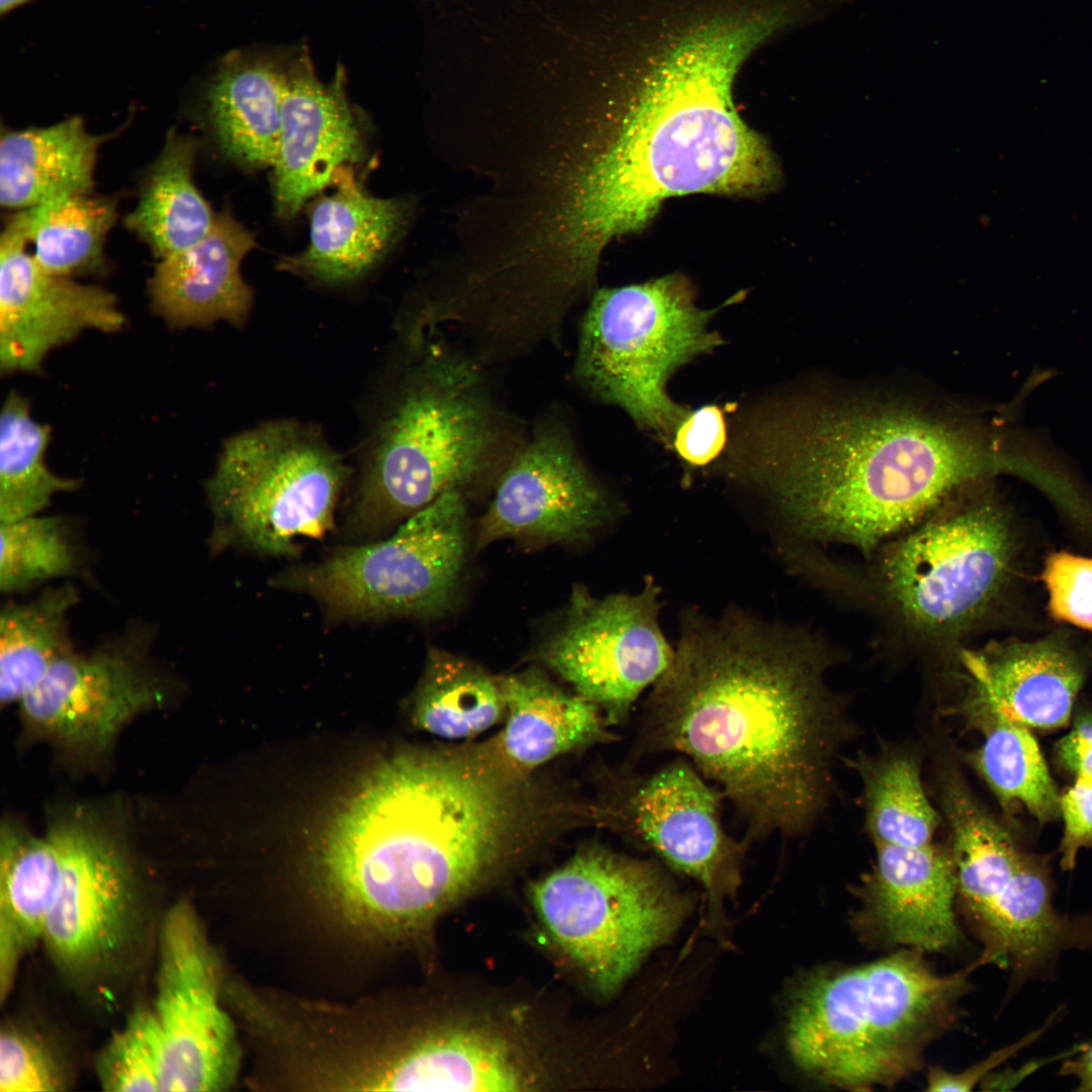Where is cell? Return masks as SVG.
<instances>
[{
  "mask_svg": "<svg viewBox=\"0 0 1092 1092\" xmlns=\"http://www.w3.org/2000/svg\"><path fill=\"white\" fill-rule=\"evenodd\" d=\"M838 657L800 628L693 616L645 703L636 753L686 754L742 815L745 842L806 833L828 806L853 732L827 681Z\"/></svg>",
  "mask_w": 1092,
  "mask_h": 1092,
  "instance_id": "1",
  "label": "cell"
},
{
  "mask_svg": "<svg viewBox=\"0 0 1092 1092\" xmlns=\"http://www.w3.org/2000/svg\"><path fill=\"white\" fill-rule=\"evenodd\" d=\"M775 30L762 9L695 21L650 56L615 128L600 133L570 118L557 129L541 188L551 241L569 269L595 277L610 241L643 228L668 197L752 194L775 183V161L731 95L742 61Z\"/></svg>",
  "mask_w": 1092,
  "mask_h": 1092,
  "instance_id": "2",
  "label": "cell"
},
{
  "mask_svg": "<svg viewBox=\"0 0 1092 1092\" xmlns=\"http://www.w3.org/2000/svg\"><path fill=\"white\" fill-rule=\"evenodd\" d=\"M730 471L768 495L787 558L845 547L869 558L960 489L1017 471L1019 450L972 420L907 400L813 395L738 430Z\"/></svg>",
  "mask_w": 1092,
  "mask_h": 1092,
  "instance_id": "3",
  "label": "cell"
},
{
  "mask_svg": "<svg viewBox=\"0 0 1092 1092\" xmlns=\"http://www.w3.org/2000/svg\"><path fill=\"white\" fill-rule=\"evenodd\" d=\"M521 772L484 749L400 752L335 819L321 854L342 913L382 932L413 929L535 833Z\"/></svg>",
  "mask_w": 1092,
  "mask_h": 1092,
  "instance_id": "4",
  "label": "cell"
},
{
  "mask_svg": "<svg viewBox=\"0 0 1092 1092\" xmlns=\"http://www.w3.org/2000/svg\"><path fill=\"white\" fill-rule=\"evenodd\" d=\"M1015 545L1008 511L982 481L869 558L831 559L821 586L874 615L895 644L947 668L1003 596Z\"/></svg>",
  "mask_w": 1092,
  "mask_h": 1092,
  "instance_id": "5",
  "label": "cell"
},
{
  "mask_svg": "<svg viewBox=\"0 0 1092 1092\" xmlns=\"http://www.w3.org/2000/svg\"><path fill=\"white\" fill-rule=\"evenodd\" d=\"M977 967L938 974L921 951L900 948L872 962L812 971L791 997L790 1055L825 1086L891 1088L920 1068L929 1044L956 1022Z\"/></svg>",
  "mask_w": 1092,
  "mask_h": 1092,
  "instance_id": "6",
  "label": "cell"
},
{
  "mask_svg": "<svg viewBox=\"0 0 1092 1092\" xmlns=\"http://www.w3.org/2000/svg\"><path fill=\"white\" fill-rule=\"evenodd\" d=\"M497 435L477 364L434 345L423 350L378 424L350 526L379 531L461 490L485 468Z\"/></svg>",
  "mask_w": 1092,
  "mask_h": 1092,
  "instance_id": "7",
  "label": "cell"
},
{
  "mask_svg": "<svg viewBox=\"0 0 1092 1092\" xmlns=\"http://www.w3.org/2000/svg\"><path fill=\"white\" fill-rule=\"evenodd\" d=\"M715 311L699 308L676 275L598 289L580 324L575 378L642 429L671 442L691 410L669 397L667 382L681 366L722 344L710 329Z\"/></svg>",
  "mask_w": 1092,
  "mask_h": 1092,
  "instance_id": "8",
  "label": "cell"
},
{
  "mask_svg": "<svg viewBox=\"0 0 1092 1092\" xmlns=\"http://www.w3.org/2000/svg\"><path fill=\"white\" fill-rule=\"evenodd\" d=\"M347 476L342 457L298 422L241 432L226 441L206 483L216 541L291 555L299 540L331 528Z\"/></svg>",
  "mask_w": 1092,
  "mask_h": 1092,
  "instance_id": "9",
  "label": "cell"
},
{
  "mask_svg": "<svg viewBox=\"0 0 1092 1092\" xmlns=\"http://www.w3.org/2000/svg\"><path fill=\"white\" fill-rule=\"evenodd\" d=\"M557 945L609 994L685 914V899L653 862L600 844L579 849L531 889Z\"/></svg>",
  "mask_w": 1092,
  "mask_h": 1092,
  "instance_id": "10",
  "label": "cell"
},
{
  "mask_svg": "<svg viewBox=\"0 0 1092 1092\" xmlns=\"http://www.w3.org/2000/svg\"><path fill=\"white\" fill-rule=\"evenodd\" d=\"M54 826L63 873L40 942L73 989L107 1003L146 949V892L125 848L97 824L79 816Z\"/></svg>",
  "mask_w": 1092,
  "mask_h": 1092,
  "instance_id": "11",
  "label": "cell"
},
{
  "mask_svg": "<svg viewBox=\"0 0 1092 1092\" xmlns=\"http://www.w3.org/2000/svg\"><path fill=\"white\" fill-rule=\"evenodd\" d=\"M466 547V505L455 489L410 516L389 538L340 548L272 583L312 597L338 618L436 617L453 602Z\"/></svg>",
  "mask_w": 1092,
  "mask_h": 1092,
  "instance_id": "12",
  "label": "cell"
},
{
  "mask_svg": "<svg viewBox=\"0 0 1092 1092\" xmlns=\"http://www.w3.org/2000/svg\"><path fill=\"white\" fill-rule=\"evenodd\" d=\"M659 595L650 577L637 594L603 599L575 586L538 650V659L597 704L611 725L627 719L637 698L673 659L675 649L659 624Z\"/></svg>",
  "mask_w": 1092,
  "mask_h": 1092,
  "instance_id": "13",
  "label": "cell"
},
{
  "mask_svg": "<svg viewBox=\"0 0 1092 1092\" xmlns=\"http://www.w3.org/2000/svg\"><path fill=\"white\" fill-rule=\"evenodd\" d=\"M703 777L682 758L648 775L617 776L608 792L582 809L583 816L653 851L697 880L711 899H721L740 882L745 841L725 832L724 795Z\"/></svg>",
  "mask_w": 1092,
  "mask_h": 1092,
  "instance_id": "14",
  "label": "cell"
},
{
  "mask_svg": "<svg viewBox=\"0 0 1092 1092\" xmlns=\"http://www.w3.org/2000/svg\"><path fill=\"white\" fill-rule=\"evenodd\" d=\"M155 995L150 1004L165 1056V1091H216L235 1075L231 1020L220 1003L214 954L194 908L180 900L156 937Z\"/></svg>",
  "mask_w": 1092,
  "mask_h": 1092,
  "instance_id": "15",
  "label": "cell"
},
{
  "mask_svg": "<svg viewBox=\"0 0 1092 1092\" xmlns=\"http://www.w3.org/2000/svg\"><path fill=\"white\" fill-rule=\"evenodd\" d=\"M605 491L566 429L547 425L511 458L478 526V544L504 538L576 543L611 517Z\"/></svg>",
  "mask_w": 1092,
  "mask_h": 1092,
  "instance_id": "16",
  "label": "cell"
},
{
  "mask_svg": "<svg viewBox=\"0 0 1092 1092\" xmlns=\"http://www.w3.org/2000/svg\"><path fill=\"white\" fill-rule=\"evenodd\" d=\"M162 697L141 654L117 646L66 653L19 706L32 736L74 752H102L129 720Z\"/></svg>",
  "mask_w": 1092,
  "mask_h": 1092,
  "instance_id": "17",
  "label": "cell"
},
{
  "mask_svg": "<svg viewBox=\"0 0 1092 1092\" xmlns=\"http://www.w3.org/2000/svg\"><path fill=\"white\" fill-rule=\"evenodd\" d=\"M17 212L0 238V370L38 371L54 349L93 330L119 332L125 326L114 294L51 273L26 251Z\"/></svg>",
  "mask_w": 1092,
  "mask_h": 1092,
  "instance_id": "18",
  "label": "cell"
},
{
  "mask_svg": "<svg viewBox=\"0 0 1092 1092\" xmlns=\"http://www.w3.org/2000/svg\"><path fill=\"white\" fill-rule=\"evenodd\" d=\"M356 108L347 94L344 67L325 84L308 48L291 52L281 104L280 138L273 165L275 209L290 218L332 184L336 171L366 157Z\"/></svg>",
  "mask_w": 1092,
  "mask_h": 1092,
  "instance_id": "19",
  "label": "cell"
},
{
  "mask_svg": "<svg viewBox=\"0 0 1092 1092\" xmlns=\"http://www.w3.org/2000/svg\"><path fill=\"white\" fill-rule=\"evenodd\" d=\"M876 859L854 888L853 925L862 938L921 952L954 946L957 875L950 849L875 844Z\"/></svg>",
  "mask_w": 1092,
  "mask_h": 1092,
  "instance_id": "20",
  "label": "cell"
},
{
  "mask_svg": "<svg viewBox=\"0 0 1092 1092\" xmlns=\"http://www.w3.org/2000/svg\"><path fill=\"white\" fill-rule=\"evenodd\" d=\"M964 702L1001 712L1027 726L1057 728L1070 719L1084 665L1060 638L993 641L960 650L948 671Z\"/></svg>",
  "mask_w": 1092,
  "mask_h": 1092,
  "instance_id": "21",
  "label": "cell"
},
{
  "mask_svg": "<svg viewBox=\"0 0 1092 1092\" xmlns=\"http://www.w3.org/2000/svg\"><path fill=\"white\" fill-rule=\"evenodd\" d=\"M332 193L313 203L309 243L298 254L284 256L278 268L327 283L354 281L375 267L404 235L412 201L379 198L365 191L353 166L338 169Z\"/></svg>",
  "mask_w": 1092,
  "mask_h": 1092,
  "instance_id": "22",
  "label": "cell"
},
{
  "mask_svg": "<svg viewBox=\"0 0 1092 1092\" xmlns=\"http://www.w3.org/2000/svg\"><path fill=\"white\" fill-rule=\"evenodd\" d=\"M254 236L225 208L194 245L160 259L149 283L154 312L173 328L244 325L253 294L241 263Z\"/></svg>",
  "mask_w": 1092,
  "mask_h": 1092,
  "instance_id": "23",
  "label": "cell"
},
{
  "mask_svg": "<svg viewBox=\"0 0 1092 1092\" xmlns=\"http://www.w3.org/2000/svg\"><path fill=\"white\" fill-rule=\"evenodd\" d=\"M291 52H233L204 93L206 121L220 151L247 168L273 167Z\"/></svg>",
  "mask_w": 1092,
  "mask_h": 1092,
  "instance_id": "24",
  "label": "cell"
},
{
  "mask_svg": "<svg viewBox=\"0 0 1092 1092\" xmlns=\"http://www.w3.org/2000/svg\"><path fill=\"white\" fill-rule=\"evenodd\" d=\"M531 1081L514 1049L476 1028L420 1037L379 1060L366 1088L380 1090L519 1091Z\"/></svg>",
  "mask_w": 1092,
  "mask_h": 1092,
  "instance_id": "25",
  "label": "cell"
},
{
  "mask_svg": "<svg viewBox=\"0 0 1092 1092\" xmlns=\"http://www.w3.org/2000/svg\"><path fill=\"white\" fill-rule=\"evenodd\" d=\"M507 723L494 744L519 772L561 754L617 739L594 702L569 693L536 666L499 677Z\"/></svg>",
  "mask_w": 1092,
  "mask_h": 1092,
  "instance_id": "26",
  "label": "cell"
},
{
  "mask_svg": "<svg viewBox=\"0 0 1092 1092\" xmlns=\"http://www.w3.org/2000/svg\"><path fill=\"white\" fill-rule=\"evenodd\" d=\"M63 851L51 825L41 835L7 822L0 851V995L9 994L22 957L41 941L57 899Z\"/></svg>",
  "mask_w": 1092,
  "mask_h": 1092,
  "instance_id": "27",
  "label": "cell"
},
{
  "mask_svg": "<svg viewBox=\"0 0 1092 1092\" xmlns=\"http://www.w3.org/2000/svg\"><path fill=\"white\" fill-rule=\"evenodd\" d=\"M110 136L89 132L79 116L44 127L3 128L1 205L20 210L64 193L90 191L98 150Z\"/></svg>",
  "mask_w": 1092,
  "mask_h": 1092,
  "instance_id": "28",
  "label": "cell"
},
{
  "mask_svg": "<svg viewBox=\"0 0 1092 1092\" xmlns=\"http://www.w3.org/2000/svg\"><path fill=\"white\" fill-rule=\"evenodd\" d=\"M196 152L192 138L169 130L138 204L125 218L159 259L194 245L214 223L216 214L193 180Z\"/></svg>",
  "mask_w": 1092,
  "mask_h": 1092,
  "instance_id": "29",
  "label": "cell"
},
{
  "mask_svg": "<svg viewBox=\"0 0 1092 1092\" xmlns=\"http://www.w3.org/2000/svg\"><path fill=\"white\" fill-rule=\"evenodd\" d=\"M849 765L860 779L866 829L874 844L933 842L941 814L924 790L916 752L889 746L875 754L859 753Z\"/></svg>",
  "mask_w": 1092,
  "mask_h": 1092,
  "instance_id": "30",
  "label": "cell"
},
{
  "mask_svg": "<svg viewBox=\"0 0 1092 1092\" xmlns=\"http://www.w3.org/2000/svg\"><path fill=\"white\" fill-rule=\"evenodd\" d=\"M79 601L71 583L51 586L25 602H10L0 615V700L19 704L51 666L73 650L69 615Z\"/></svg>",
  "mask_w": 1092,
  "mask_h": 1092,
  "instance_id": "31",
  "label": "cell"
},
{
  "mask_svg": "<svg viewBox=\"0 0 1092 1092\" xmlns=\"http://www.w3.org/2000/svg\"><path fill=\"white\" fill-rule=\"evenodd\" d=\"M984 736L965 754L1002 806H1024L1040 822L1060 814V798L1038 744L1028 727L992 708L964 702Z\"/></svg>",
  "mask_w": 1092,
  "mask_h": 1092,
  "instance_id": "32",
  "label": "cell"
},
{
  "mask_svg": "<svg viewBox=\"0 0 1092 1092\" xmlns=\"http://www.w3.org/2000/svg\"><path fill=\"white\" fill-rule=\"evenodd\" d=\"M937 777L941 817L951 837L957 897L971 900L1009 878L1023 854L1009 832L977 800L954 763L944 761Z\"/></svg>",
  "mask_w": 1092,
  "mask_h": 1092,
  "instance_id": "33",
  "label": "cell"
},
{
  "mask_svg": "<svg viewBox=\"0 0 1092 1092\" xmlns=\"http://www.w3.org/2000/svg\"><path fill=\"white\" fill-rule=\"evenodd\" d=\"M417 726L446 739L476 736L507 714L499 677L447 651L432 649L414 698Z\"/></svg>",
  "mask_w": 1092,
  "mask_h": 1092,
  "instance_id": "34",
  "label": "cell"
},
{
  "mask_svg": "<svg viewBox=\"0 0 1092 1092\" xmlns=\"http://www.w3.org/2000/svg\"><path fill=\"white\" fill-rule=\"evenodd\" d=\"M116 212L112 199L90 191L64 193L17 211L35 261L51 273L72 278L102 268L105 239Z\"/></svg>",
  "mask_w": 1092,
  "mask_h": 1092,
  "instance_id": "35",
  "label": "cell"
},
{
  "mask_svg": "<svg viewBox=\"0 0 1092 1092\" xmlns=\"http://www.w3.org/2000/svg\"><path fill=\"white\" fill-rule=\"evenodd\" d=\"M50 428L36 422L24 396L11 391L0 416V523L40 514L53 497L75 490V478L46 463Z\"/></svg>",
  "mask_w": 1092,
  "mask_h": 1092,
  "instance_id": "36",
  "label": "cell"
},
{
  "mask_svg": "<svg viewBox=\"0 0 1092 1092\" xmlns=\"http://www.w3.org/2000/svg\"><path fill=\"white\" fill-rule=\"evenodd\" d=\"M0 590L12 595L71 575L77 554L66 522L40 514L0 523Z\"/></svg>",
  "mask_w": 1092,
  "mask_h": 1092,
  "instance_id": "37",
  "label": "cell"
},
{
  "mask_svg": "<svg viewBox=\"0 0 1092 1092\" xmlns=\"http://www.w3.org/2000/svg\"><path fill=\"white\" fill-rule=\"evenodd\" d=\"M97 1082L108 1092H164L165 1056L150 1005L136 1007L94 1061Z\"/></svg>",
  "mask_w": 1092,
  "mask_h": 1092,
  "instance_id": "38",
  "label": "cell"
},
{
  "mask_svg": "<svg viewBox=\"0 0 1092 1092\" xmlns=\"http://www.w3.org/2000/svg\"><path fill=\"white\" fill-rule=\"evenodd\" d=\"M73 1070L53 1039L24 1020H6L0 1031L1 1092H63Z\"/></svg>",
  "mask_w": 1092,
  "mask_h": 1092,
  "instance_id": "39",
  "label": "cell"
},
{
  "mask_svg": "<svg viewBox=\"0 0 1092 1092\" xmlns=\"http://www.w3.org/2000/svg\"><path fill=\"white\" fill-rule=\"evenodd\" d=\"M1042 580L1052 617L1092 632V558L1052 553L1045 560Z\"/></svg>",
  "mask_w": 1092,
  "mask_h": 1092,
  "instance_id": "40",
  "label": "cell"
},
{
  "mask_svg": "<svg viewBox=\"0 0 1092 1092\" xmlns=\"http://www.w3.org/2000/svg\"><path fill=\"white\" fill-rule=\"evenodd\" d=\"M726 440L723 411L716 404H707L689 413L675 430L671 444L681 460L701 467L720 455Z\"/></svg>",
  "mask_w": 1092,
  "mask_h": 1092,
  "instance_id": "41",
  "label": "cell"
},
{
  "mask_svg": "<svg viewBox=\"0 0 1092 1092\" xmlns=\"http://www.w3.org/2000/svg\"><path fill=\"white\" fill-rule=\"evenodd\" d=\"M1064 820L1061 863L1065 870L1075 867L1081 847L1092 846V780L1077 778L1060 798Z\"/></svg>",
  "mask_w": 1092,
  "mask_h": 1092,
  "instance_id": "42",
  "label": "cell"
},
{
  "mask_svg": "<svg viewBox=\"0 0 1092 1092\" xmlns=\"http://www.w3.org/2000/svg\"><path fill=\"white\" fill-rule=\"evenodd\" d=\"M1048 1023L1027 1033L1019 1040L1006 1045L982 1060L970 1068L960 1072H950L942 1068H932L928 1071L926 1079L927 1091H971L976 1085L991 1074V1072L1007 1059L1013 1057L1018 1051L1024 1049L1036 1040L1046 1029Z\"/></svg>",
  "mask_w": 1092,
  "mask_h": 1092,
  "instance_id": "43",
  "label": "cell"
},
{
  "mask_svg": "<svg viewBox=\"0 0 1092 1092\" xmlns=\"http://www.w3.org/2000/svg\"><path fill=\"white\" fill-rule=\"evenodd\" d=\"M1061 763L1077 778L1092 780V712L1082 713L1058 744Z\"/></svg>",
  "mask_w": 1092,
  "mask_h": 1092,
  "instance_id": "44",
  "label": "cell"
},
{
  "mask_svg": "<svg viewBox=\"0 0 1092 1092\" xmlns=\"http://www.w3.org/2000/svg\"><path fill=\"white\" fill-rule=\"evenodd\" d=\"M1061 1073L1075 1078L1078 1090L1092 1091V1043L1082 1045L1075 1060H1067Z\"/></svg>",
  "mask_w": 1092,
  "mask_h": 1092,
  "instance_id": "45",
  "label": "cell"
},
{
  "mask_svg": "<svg viewBox=\"0 0 1092 1092\" xmlns=\"http://www.w3.org/2000/svg\"><path fill=\"white\" fill-rule=\"evenodd\" d=\"M27 1H29V0H0L1 14L3 15L5 13L11 11L15 7L25 3Z\"/></svg>",
  "mask_w": 1092,
  "mask_h": 1092,
  "instance_id": "46",
  "label": "cell"
},
{
  "mask_svg": "<svg viewBox=\"0 0 1092 1092\" xmlns=\"http://www.w3.org/2000/svg\"><path fill=\"white\" fill-rule=\"evenodd\" d=\"M376 1063H377V1062H376ZM376 1063H375V1064H376ZM373 1065H374V1064H373ZM373 1065H372V1066H373ZM372 1066H371V1067H372ZM368 1069H369V1068H368ZM368 1069H367V1070H368ZM365 1071H366V1070H365ZM365 1071H364V1072H365ZM364 1072H363V1073H364ZM363 1073H362V1074H363ZM362 1074H361V1075H362ZM361 1075H360V1076H361ZM360 1076H359V1077H360ZM359 1077H358V1078H359ZM358 1078H357V1079H358ZM357 1079H356V1080H357ZM356 1080H355V1081H356ZM355 1081H354V1083H355ZM354 1083H353V1084H354Z\"/></svg>",
  "mask_w": 1092,
  "mask_h": 1092,
  "instance_id": "47",
  "label": "cell"
}]
</instances>
